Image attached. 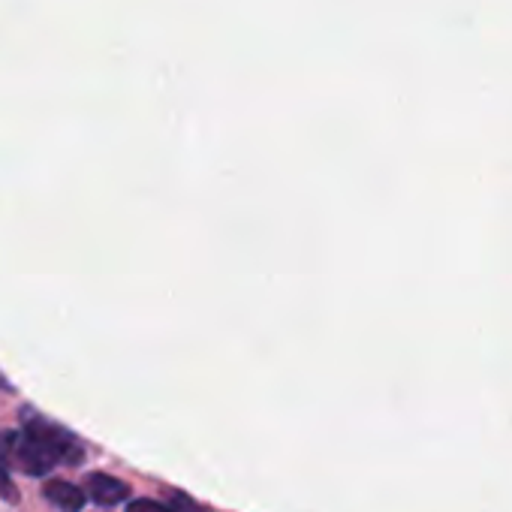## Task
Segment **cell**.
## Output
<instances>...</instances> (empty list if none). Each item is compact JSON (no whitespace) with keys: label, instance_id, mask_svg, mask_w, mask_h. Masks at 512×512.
I'll return each mask as SVG.
<instances>
[{"label":"cell","instance_id":"1","mask_svg":"<svg viewBox=\"0 0 512 512\" xmlns=\"http://www.w3.org/2000/svg\"><path fill=\"white\" fill-rule=\"evenodd\" d=\"M0 446L7 449L10 461L22 467L28 476H46L58 464H79L82 461V443L58 422L37 416L34 410L22 413L19 431L0 434Z\"/></svg>","mask_w":512,"mask_h":512},{"label":"cell","instance_id":"2","mask_svg":"<svg viewBox=\"0 0 512 512\" xmlns=\"http://www.w3.org/2000/svg\"><path fill=\"white\" fill-rule=\"evenodd\" d=\"M85 491L100 506H115V503H124L130 497V485L115 479V476H109V473H88Z\"/></svg>","mask_w":512,"mask_h":512},{"label":"cell","instance_id":"3","mask_svg":"<svg viewBox=\"0 0 512 512\" xmlns=\"http://www.w3.org/2000/svg\"><path fill=\"white\" fill-rule=\"evenodd\" d=\"M46 500L58 512H82L88 503V491H82L79 485H73L67 479H52V482H46Z\"/></svg>","mask_w":512,"mask_h":512},{"label":"cell","instance_id":"4","mask_svg":"<svg viewBox=\"0 0 512 512\" xmlns=\"http://www.w3.org/2000/svg\"><path fill=\"white\" fill-rule=\"evenodd\" d=\"M0 494L7 500H19V488L10 482V455L4 446H0Z\"/></svg>","mask_w":512,"mask_h":512},{"label":"cell","instance_id":"5","mask_svg":"<svg viewBox=\"0 0 512 512\" xmlns=\"http://www.w3.org/2000/svg\"><path fill=\"white\" fill-rule=\"evenodd\" d=\"M127 512H175V509L166 506V503H160V500L139 497V500H130V503H127Z\"/></svg>","mask_w":512,"mask_h":512},{"label":"cell","instance_id":"6","mask_svg":"<svg viewBox=\"0 0 512 512\" xmlns=\"http://www.w3.org/2000/svg\"><path fill=\"white\" fill-rule=\"evenodd\" d=\"M0 389H4V392H10V389H13V386L7 383V377H4V374H0Z\"/></svg>","mask_w":512,"mask_h":512}]
</instances>
